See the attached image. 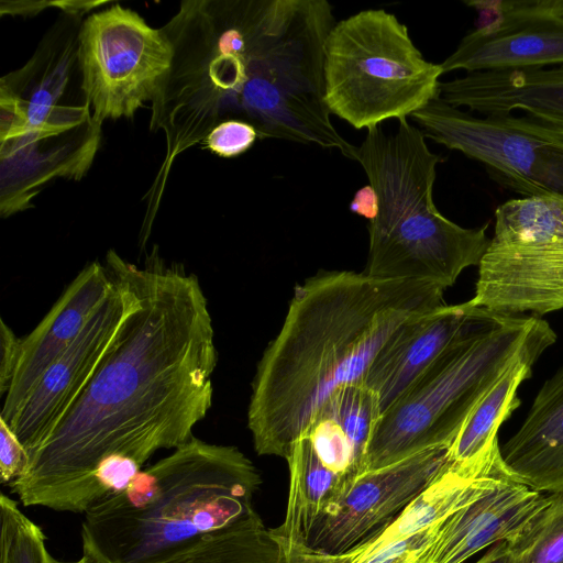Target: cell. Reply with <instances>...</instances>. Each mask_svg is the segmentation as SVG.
<instances>
[{
    "instance_id": "6da1fadb",
    "label": "cell",
    "mask_w": 563,
    "mask_h": 563,
    "mask_svg": "<svg viewBox=\"0 0 563 563\" xmlns=\"http://www.w3.org/2000/svg\"><path fill=\"white\" fill-rule=\"evenodd\" d=\"M136 301L88 386L9 484L24 507L85 514L125 488L159 450L189 441L212 406L218 362L198 277L156 246L125 261Z\"/></svg>"
},
{
    "instance_id": "7a4b0ae2",
    "label": "cell",
    "mask_w": 563,
    "mask_h": 563,
    "mask_svg": "<svg viewBox=\"0 0 563 563\" xmlns=\"http://www.w3.org/2000/svg\"><path fill=\"white\" fill-rule=\"evenodd\" d=\"M334 24L325 0L181 2L162 27L173 59L151 102V130L166 142L155 184L165 187L175 159L228 120L251 123L260 139L356 161L357 146L339 133L324 102V43Z\"/></svg>"
},
{
    "instance_id": "3957f363",
    "label": "cell",
    "mask_w": 563,
    "mask_h": 563,
    "mask_svg": "<svg viewBox=\"0 0 563 563\" xmlns=\"http://www.w3.org/2000/svg\"><path fill=\"white\" fill-rule=\"evenodd\" d=\"M444 290L350 271L320 272L297 285L252 382L247 427L256 453L286 460L330 397L363 384L389 338L444 305Z\"/></svg>"
},
{
    "instance_id": "277c9868",
    "label": "cell",
    "mask_w": 563,
    "mask_h": 563,
    "mask_svg": "<svg viewBox=\"0 0 563 563\" xmlns=\"http://www.w3.org/2000/svg\"><path fill=\"white\" fill-rule=\"evenodd\" d=\"M261 484L236 446L192 437L84 514L82 553L97 563H152L244 516Z\"/></svg>"
},
{
    "instance_id": "5b68a950",
    "label": "cell",
    "mask_w": 563,
    "mask_h": 563,
    "mask_svg": "<svg viewBox=\"0 0 563 563\" xmlns=\"http://www.w3.org/2000/svg\"><path fill=\"white\" fill-rule=\"evenodd\" d=\"M81 12L63 11L33 57L1 79V213L27 208L56 177L80 178L98 148L100 125L82 89Z\"/></svg>"
},
{
    "instance_id": "8992f818",
    "label": "cell",
    "mask_w": 563,
    "mask_h": 563,
    "mask_svg": "<svg viewBox=\"0 0 563 563\" xmlns=\"http://www.w3.org/2000/svg\"><path fill=\"white\" fill-rule=\"evenodd\" d=\"M378 197L369 221L364 274L379 279L419 280L451 287L467 267L479 265L488 246V223L463 228L444 217L433 200L441 156L408 119L394 133L371 128L356 151Z\"/></svg>"
},
{
    "instance_id": "52a82bcc",
    "label": "cell",
    "mask_w": 563,
    "mask_h": 563,
    "mask_svg": "<svg viewBox=\"0 0 563 563\" xmlns=\"http://www.w3.org/2000/svg\"><path fill=\"white\" fill-rule=\"evenodd\" d=\"M534 316L479 309L475 318L378 418L365 472L432 448H450L465 420L523 344Z\"/></svg>"
},
{
    "instance_id": "ba28073f",
    "label": "cell",
    "mask_w": 563,
    "mask_h": 563,
    "mask_svg": "<svg viewBox=\"0 0 563 563\" xmlns=\"http://www.w3.org/2000/svg\"><path fill=\"white\" fill-rule=\"evenodd\" d=\"M440 64L428 62L408 27L384 9L333 25L324 43V102L353 128L408 119L440 98Z\"/></svg>"
},
{
    "instance_id": "9c48e42d",
    "label": "cell",
    "mask_w": 563,
    "mask_h": 563,
    "mask_svg": "<svg viewBox=\"0 0 563 563\" xmlns=\"http://www.w3.org/2000/svg\"><path fill=\"white\" fill-rule=\"evenodd\" d=\"M466 302L505 316L563 309L562 201L525 197L496 208L494 235Z\"/></svg>"
},
{
    "instance_id": "30bf717a",
    "label": "cell",
    "mask_w": 563,
    "mask_h": 563,
    "mask_svg": "<svg viewBox=\"0 0 563 563\" xmlns=\"http://www.w3.org/2000/svg\"><path fill=\"white\" fill-rule=\"evenodd\" d=\"M426 137L482 163L501 187L563 202V132L529 115L475 117L440 98L411 115Z\"/></svg>"
},
{
    "instance_id": "8fae6325",
    "label": "cell",
    "mask_w": 563,
    "mask_h": 563,
    "mask_svg": "<svg viewBox=\"0 0 563 563\" xmlns=\"http://www.w3.org/2000/svg\"><path fill=\"white\" fill-rule=\"evenodd\" d=\"M173 59L162 29L151 27L131 9L113 4L82 20L78 62L82 89L95 121L132 118L153 101Z\"/></svg>"
},
{
    "instance_id": "7c38bea8",
    "label": "cell",
    "mask_w": 563,
    "mask_h": 563,
    "mask_svg": "<svg viewBox=\"0 0 563 563\" xmlns=\"http://www.w3.org/2000/svg\"><path fill=\"white\" fill-rule=\"evenodd\" d=\"M113 287L76 340L51 364L10 426L30 455L54 432L84 393L136 301L115 251L106 255Z\"/></svg>"
},
{
    "instance_id": "4fadbf2b",
    "label": "cell",
    "mask_w": 563,
    "mask_h": 563,
    "mask_svg": "<svg viewBox=\"0 0 563 563\" xmlns=\"http://www.w3.org/2000/svg\"><path fill=\"white\" fill-rule=\"evenodd\" d=\"M475 29L440 65L443 73L563 65V0H470Z\"/></svg>"
},
{
    "instance_id": "5bb4252c",
    "label": "cell",
    "mask_w": 563,
    "mask_h": 563,
    "mask_svg": "<svg viewBox=\"0 0 563 563\" xmlns=\"http://www.w3.org/2000/svg\"><path fill=\"white\" fill-rule=\"evenodd\" d=\"M449 448H432L350 482L334 508L312 527L308 547L346 555L384 532L449 466Z\"/></svg>"
},
{
    "instance_id": "9a60e30c",
    "label": "cell",
    "mask_w": 563,
    "mask_h": 563,
    "mask_svg": "<svg viewBox=\"0 0 563 563\" xmlns=\"http://www.w3.org/2000/svg\"><path fill=\"white\" fill-rule=\"evenodd\" d=\"M113 278L99 261L86 265L41 322L24 338L0 418L9 427L51 364L76 340L109 296Z\"/></svg>"
},
{
    "instance_id": "2e32d148",
    "label": "cell",
    "mask_w": 563,
    "mask_h": 563,
    "mask_svg": "<svg viewBox=\"0 0 563 563\" xmlns=\"http://www.w3.org/2000/svg\"><path fill=\"white\" fill-rule=\"evenodd\" d=\"M550 494L511 478L449 516L412 563H463L498 542L512 541L549 503Z\"/></svg>"
},
{
    "instance_id": "e0dca14e",
    "label": "cell",
    "mask_w": 563,
    "mask_h": 563,
    "mask_svg": "<svg viewBox=\"0 0 563 563\" xmlns=\"http://www.w3.org/2000/svg\"><path fill=\"white\" fill-rule=\"evenodd\" d=\"M555 341L550 324L534 317L520 350L477 402L450 445L451 470L466 477L507 472L497 440L498 429L520 406L519 386L531 376L536 361Z\"/></svg>"
},
{
    "instance_id": "ac0fdd59",
    "label": "cell",
    "mask_w": 563,
    "mask_h": 563,
    "mask_svg": "<svg viewBox=\"0 0 563 563\" xmlns=\"http://www.w3.org/2000/svg\"><path fill=\"white\" fill-rule=\"evenodd\" d=\"M481 308L442 305L404 323L380 349L363 384L374 391L380 415L435 361Z\"/></svg>"
},
{
    "instance_id": "d6986e66",
    "label": "cell",
    "mask_w": 563,
    "mask_h": 563,
    "mask_svg": "<svg viewBox=\"0 0 563 563\" xmlns=\"http://www.w3.org/2000/svg\"><path fill=\"white\" fill-rule=\"evenodd\" d=\"M440 99L484 115L519 110L563 132V65L468 73L441 81Z\"/></svg>"
},
{
    "instance_id": "ffe728a7",
    "label": "cell",
    "mask_w": 563,
    "mask_h": 563,
    "mask_svg": "<svg viewBox=\"0 0 563 563\" xmlns=\"http://www.w3.org/2000/svg\"><path fill=\"white\" fill-rule=\"evenodd\" d=\"M500 453L514 481L541 493H563V365L540 388Z\"/></svg>"
},
{
    "instance_id": "44dd1931",
    "label": "cell",
    "mask_w": 563,
    "mask_h": 563,
    "mask_svg": "<svg viewBox=\"0 0 563 563\" xmlns=\"http://www.w3.org/2000/svg\"><path fill=\"white\" fill-rule=\"evenodd\" d=\"M286 461L289 467L286 516L273 530L287 548L308 547L314 523L334 508L355 477L327 468L307 437L292 444Z\"/></svg>"
},
{
    "instance_id": "7402d4cb",
    "label": "cell",
    "mask_w": 563,
    "mask_h": 563,
    "mask_svg": "<svg viewBox=\"0 0 563 563\" xmlns=\"http://www.w3.org/2000/svg\"><path fill=\"white\" fill-rule=\"evenodd\" d=\"M508 478L511 477L507 472L466 477L448 466L430 486L405 508L384 532L346 555L349 558H364L390 543L417 534L443 521L456 510L475 501Z\"/></svg>"
},
{
    "instance_id": "603a6c76",
    "label": "cell",
    "mask_w": 563,
    "mask_h": 563,
    "mask_svg": "<svg viewBox=\"0 0 563 563\" xmlns=\"http://www.w3.org/2000/svg\"><path fill=\"white\" fill-rule=\"evenodd\" d=\"M291 553L253 508L234 522L194 538L152 563H290Z\"/></svg>"
},
{
    "instance_id": "cb8c5ba5",
    "label": "cell",
    "mask_w": 563,
    "mask_h": 563,
    "mask_svg": "<svg viewBox=\"0 0 563 563\" xmlns=\"http://www.w3.org/2000/svg\"><path fill=\"white\" fill-rule=\"evenodd\" d=\"M515 563H563V493L549 503L512 541Z\"/></svg>"
},
{
    "instance_id": "d4e9b609",
    "label": "cell",
    "mask_w": 563,
    "mask_h": 563,
    "mask_svg": "<svg viewBox=\"0 0 563 563\" xmlns=\"http://www.w3.org/2000/svg\"><path fill=\"white\" fill-rule=\"evenodd\" d=\"M0 563H55L42 529L5 494L0 496Z\"/></svg>"
},
{
    "instance_id": "484cf974",
    "label": "cell",
    "mask_w": 563,
    "mask_h": 563,
    "mask_svg": "<svg viewBox=\"0 0 563 563\" xmlns=\"http://www.w3.org/2000/svg\"><path fill=\"white\" fill-rule=\"evenodd\" d=\"M302 437H307L321 463L330 471L356 477L363 474V463L341 426L320 410Z\"/></svg>"
},
{
    "instance_id": "4316f807",
    "label": "cell",
    "mask_w": 563,
    "mask_h": 563,
    "mask_svg": "<svg viewBox=\"0 0 563 563\" xmlns=\"http://www.w3.org/2000/svg\"><path fill=\"white\" fill-rule=\"evenodd\" d=\"M260 134L254 125L241 120H228L214 126L205 139L212 153L231 158L250 150Z\"/></svg>"
},
{
    "instance_id": "83f0119b",
    "label": "cell",
    "mask_w": 563,
    "mask_h": 563,
    "mask_svg": "<svg viewBox=\"0 0 563 563\" xmlns=\"http://www.w3.org/2000/svg\"><path fill=\"white\" fill-rule=\"evenodd\" d=\"M443 521L405 540L390 543L371 555L364 558H349L345 555L344 563H412L417 552L433 539Z\"/></svg>"
},
{
    "instance_id": "f1b7e54d",
    "label": "cell",
    "mask_w": 563,
    "mask_h": 563,
    "mask_svg": "<svg viewBox=\"0 0 563 563\" xmlns=\"http://www.w3.org/2000/svg\"><path fill=\"white\" fill-rule=\"evenodd\" d=\"M29 454L9 424L0 418V481L9 485L21 477L29 465Z\"/></svg>"
},
{
    "instance_id": "f546056e",
    "label": "cell",
    "mask_w": 563,
    "mask_h": 563,
    "mask_svg": "<svg viewBox=\"0 0 563 563\" xmlns=\"http://www.w3.org/2000/svg\"><path fill=\"white\" fill-rule=\"evenodd\" d=\"M22 347L19 338L9 324L0 319V396L4 398L14 378Z\"/></svg>"
},
{
    "instance_id": "4dcf8cb0",
    "label": "cell",
    "mask_w": 563,
    "mask_h": 563,
    "mask_svg": "<svg viewBox=\"0 0 563 563\" xmlns=\"http://www.w3.org/2000/svg\"><path fill=\"white\" fill-rule=\"evenodd\" d=\"M351 212L372 221L378 213V197L368 184L355 191L349 205Z\"/></svg>"
},
{
    "instance_id": "1f68e13d",
    "label": "cell",
    "mask_w": 563,
    "mask_h": 563,
    "mask_svg": "<svg viewBox=\"0 0 563 563\" xmlns=\"http://www.w3.org/2000/svg\"><path fill=\"white\" fill-rule=\"evenodd\" d=\"M475 563H515L512 551L507 541L492 545Z\"/></svg>"
},
{
    "instance_id": "d6a6232c",
    "label": "cell",
    "mask_w": 563,
    "mask_h": 563,
    "mask_svg": "<svg viewBox=\"0 0 563 563\" xmlns=\"http://www.w3.org/2000/svg\"><path fill=\"white\" fill-rule=\"evenodd\" d=\"M55 563H97V562L88 554L82 553L81 558L77 561L63 562V561L55 560Z\"/></svg>"
}]
</instances>
